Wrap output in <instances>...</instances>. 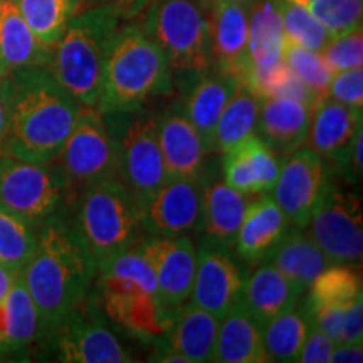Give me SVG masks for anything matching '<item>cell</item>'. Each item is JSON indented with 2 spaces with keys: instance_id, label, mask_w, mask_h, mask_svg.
Masks as SVG:
<instances>
[{
  "instance_id": "cell-1",
  "label": "cell",
  "mask_w": 363,
  "mask_h": 363,
  "mask_svg": "<svg viewBox=\"0 0 363 363\" xmlns=\"http://www.w3.org/2000/svg\"><path fill=\"white\" fill-rule=\"evenodd\" d=\"M6 106V155L49 163L69 138L83 106L49 66H30L0 78Z\"/></svg>"
},
{
  "instance_id": "cell-2",
  "label": "cell",
  "mask_w": 363,
  "mask_h": 363,
  "mask_svg": "<svg viewBox=\"0 0 363 363\" xmlns=\"http://www.w3.org/2000/svg\"><path fill=\"white\" fill-rule=\"evenodd\" d=\"M19 276L38 310L39 338L89 294L98 266L65 206L38 227V244Z\"/></svg>"
},
{
  "instance_id": "cell-3",
  "label": "cell",
  "mask_w": 363,
  "mask_h": 363,
  "mask_svg": "<svg viewBox=\"0 0 363 363\" xmlns=\"http://www.w3.org/2000/svg\"><path fill=\"white\" fill-rule=\"evenodd\" d=\"M174 89V71L165 52L136 22H123L108 49L96 110H140L152 99L170 96Z\"/></svg>"
},
{
  "instance_id": "cell-4",
  "label": "cell",
  "mask_w": 363,
  "mask_h": 363,
  "mask_svg": "<svg viewBox=\"0 0 363 363\" xmlns=\"http://www.w3.org/2000/svg\"><path fill=\"white\" fill-rule=\"evenodd\" d=\"M125 21V13L113 4L89 7L72 17L54 45L49 69L81 106H98L108 49Z\"/></svg>"
},
{
  "instance_id": "cell-5",
  "label": "cell",
  "mask_w": 363,
  "mask_h": 363,
  "mask_svg": "<svg viewBox=\"0 0 363 363\" xmlns=\"http://www.w3.org/2000/svg\"><path fill=\"white\" fill-rule=\"evenodd\" d=\"M140 27L165 52L174 88L180 91L195 76L212 69L208 13L195 0H147Z\"/></svg>"
},
{
  "instance_id": "cell-6",
  "label": "cell",
  "mask_w": 363,
  "mask_h": 363,
  "mask_svg": "<svg viewBox=\"0 0 363 363\" xmlns=\"http://www.w3.org/2000/svg\"><path fill=\"white\" fill-rule=\"evenodd\" d=\"M74 208L72 217L98 269L145 238L142 208L118 179L84 187L76 195Z\"/></svg>"
},
{
  "instance_id": "cell-7",
  "label": "cell",
  "mask_w": 363,
  "mask_h": 363,
  "mask_svg": "<svg viewBox=\"0 0 363 363\" xmlns=\"http://www.w3.org/2000/svg\"><path fill=\"white\" fill-rule=\"evenodd\" d=\"M103 116L116 145L118 180L143 208L167 180L158 143V115L143 106Z\"/></svg>"
},
{
  "instance_id": "cell-8",
  "label": "cell",
  "mask_w": 363,
  "mask_h": 363,
  "mask_svg": "<svg viewBox=\"0 0 363 363\" xmlns=\"http://www.w3.org/2000/svg\"><path fill=\"white\" fill-rule=\"evenodd\" d=\"M66 203L67 185L56 162L35 163L0 155V207L39 227Z\"/></svg>"
},
{
  "instance_id": "cell-9",
  "label": "cell",
  "mask_w": 363,
  "mask_h": 363,
  "mask_svg": "<svg viewBox=\"0 0 363 363\" xmlns=\"http://www.w3.org/2000/svg\"><path fill=\"white\" fill-rule=\"evenodd\" d=\"M40 342H48L57 362L126 363L135 362L98 310L96 299L86 296L67 311Z\"/></svg>"
},
{
  "instance_id": "cell-10",
  "label": "cell",
  "mask_w": 363,
  "mask_h": 363,
  "mask_svg": "<svg viewBox=\"0 0 363 363\" xmlns=\"http://www.w3.org/2000/svg\"><path fill=\"white\" fill-rule=\"evenodd\" d=\"M65 175L69 203L94 182L118 179L116 145L103 113L84 108L56 160Z\"/></svg>"
},
{
  "instance_id": "cell-11",
  "label": "cell",
  "mask_w": 363,
  "mask_h": 363,
  "mask_svg": "<svg viewBox=\"0 0 363 363\" xmlns=\"http://www.w3.org/2000/svg\"><path fill=\"white\" fill-rule=\"evenodd\" d=\"M310 235L330 264L357 266L363 254L362 207L357 195L326 180L308 222Z\"/></svg>"
},
{
  "instance_id": "cell-12",
  "label": "cell",
  "mask_w": 363,
  "mask_h": 363,
  "mask_svg": "<svg viewBox=\"0 0 363 363\" xmlns=\"http://www.w3.org/2000/svg\"><path fill=\"white\" fill-rule=\"evenodd\" d=\"M328 177L326 162L310 147H299L281 158L278 180L271 192L291 227L306 229Z\"/></svg>"
},
{
  "instance_id": "cell-13",
  "label": "cell",
  "mask_w": 363,
  "mask_h": 363,
  "mask_svg": "<svg viewBox=\"0 0 363 363\" xmlns=\"http://www.w3.org/2000/svg\"><path fill=\"white\" fill-rule=\"evenodd\" d=\"M98 284L106 315L140 338L162 337L180 310L163 306L155 294L133 281L99 274Z\"/></svg>"
},
{
  "instance_id": "cell-14",
  "label": "cell",
  "mask_w": 363,
  "mask_h": 363,
  "mask_svg": "<svg viewBox=\"0 0 363 363\" xmlns=\"http://www.w3.org/2000/svg\"><path fill=\"white\" fill-rule=\"evenodd\" d=\"M140 247L152 266L157 298L163 306L179 310L190 299L197 267V249L190 235L153 238L140 240Z\"/></svg>"
},
{
  "instance_id": "cell-15",
  "label": "cell",
  "mask_w": 363,
  "mask_h": 363,
  "mask_svg": "<svg viewBox=\"0 0 363 363\" xmlns=\"http://www.w3.org/2000/svg\"><path fill=\"white\" fill-rule=\"evenodd\" d=\"M247 276L230 249L202 240L197 251V267L192 286V305L217 318H224L239 303Z\"/></svg>"
},
{
  "instance_id": "cell-16",
  "label": "cell",
  "mask_w": 363,
  "mask_h": 363,
  "mask_svg": "<svg viewBox=\"0 0 363 363\" xmlns=\"http://www.w3.org/2000/svg\"><path fill=\"white\" fill-rule=\"evenodd\" d=\"M201 180L167 179L142 208L145 235L177 238L195 233L201 220Z\"/></svg>"
},
{
  "instance_id": "cell-17",
  "label": "cell",
  "mask_w": 363,
  "mask_h": 363,
  "mask_svg": "<svg viewBox=\"0 0 363 363\" xmlns=\"http://www.w3.org/2000/svg\"><path fill=\"white\" fill-rule=\"evenodd\" d=\"M158 143L167 179L201 180L211 152L180 101L169 104L158 115Z\"/></svg>"
},
{
  "instance_id": "cell-18",
  "label": "cell",
  "mask_w": 363,
  "mask_h": 363,
  "mask_svg": "<svg viewBox=\"0 0 363 363\" xmlns=\"http://www.w3.org/2000/svg\"><path fill=\"white\" fill-rule=\"evenodd\" d=\"M208 33L214 69L242 83L249 72L247 7L240 0H211Z\"/></svg>"
},
{
  "instance_id": "cell-19",
  "label": "cell",
  "mask_w": 363,
  "mask_h": 363,
  "mask_svg": "<svg viewBox=\"0 0 363 363\" xmlns=\"http://www.w3.org/2000/svg\"><path fill=\"white\" fill-rule=\"evenodd\" d=\"M201 189V220L197 233L202 234L206 242L233 249L252 195L229 187L217 172L208 170V165L202 172Z\"/></svg>"
},
{
  "instance_id": "cell-20",
  "label": "cell",
  "mask_w": 363,
  "mask_h": 363,
  "mask_svg": "<svg viewBox=\"0 0 363 363\" xmlns=\"http://www.w3.org/2000/svg\"><path fill=\"white\" fill-rule=\"evenodd\" d=\"M362 110L326 96L313 108L306 142H310L313 152L345 174L352 145L362 130Z\"/></svg>"
},
{
  "instance_id": "cell-21",
  "label": "cell",
  "mask_w": 363,
  "mask_h": 363,
  "mask_svg": "<svg viewBox=\"0 0 363 363\" xmlns=\"http://www.w3.org/2000/svg\"><path fill=\"white\" fill-rule=\"evenodd\" d=\"M311 104L293 98H259V111L256 120V133L279 158L303 147L310 133Z\"/></svg>"
},
{
  "instance_id": "cell-22",
  "label": "cell",
  "mask_w": 363,
  "mask_h": 363,
  "mask_svg": "<svg viewBox=\"0 0 363 363\" xmlns=\"http://www.w3.org/2000/svg\"><path fill=\"white\" fill-rule=\"evenodd\" d=\"M222 155V179L229 187L247 195L267 194L274 187L281 158L256 133Z\"/></svg>"
},
{
  "instance_id": "cell-23",
  "label": "cell",
  "mask_w": 363,
  "mask_h": 363,
  "mask_svg": "<svg viewBox=\"0 0 363 363\" xmlns=\"http://www.w3.org/2000/svg\"><path fill=\"white\" fill-rule=\"evenodd\" d=\"M289 224L272 197L256 199L247 203L234 240V251L242 262L259 266L269 256L289 230Z\"/></svg>"
},
{
  "instance_id": "cell-24",
  "label": "cell",
  "mask_w": 363,
  "mask_h": 363,
  "mask_svg": "<svg viewBox=\"0 0 363 363\" xmlns=\"http://www.w3.org/2000/svg\"><path fill=\"white\" fill-rule=\"evenodd\" d=\"M238 78L212 67L207 72L195 76L182 89V93H184L182 108H184L190 123L195 126V130L202 136L208 152H211V143L217 120H219L222 110L229 103L234 91L238 89Z\"/></svg>"
},
{
  "instance_id": "cell-25",
  "label": "cell",
  "mask_w": 363,
  "mask_h": 363,
  "mask_svg": "<svg viewBox=\"0 0 363 363\" xmlns=\"http://www.w3.org/2000/svg\"><path fill=\"white\" fill-rule=\"evenodd\" d=\"M247 7L249 72L242 81L246 86L283 62L284 51L283 21L274 0H252Z\"/></svg>"
},
{
  "instance_id": "cell-26",
  "label": "cell",
  "mask_w": 363,
  "mask_h": 363,
  "mask_svg": "<svg viewBox=\"0 0 363 363\" xmlns=\"http://www.w3.org/2000/svg\"><path fill=\"white\" fill-rule=\"evenodd\" d=\"M220 318L195 305L180 306L174 323L162 335L157 347L177 352L189 363L212 362Z\"/></svg>"
},
{
  "instance_id": "cell-27",
  "label": "cell",
  "mask_w": 363,
  "mask_h": 363,
  "mask_svg": "<svg viewBox=\"0 0 363 363\" xmlns=\"http://www.w3.org/2000/svg\"><path fill=\"white\" fill-rule=\"evenodd\" d=\"M52 48L35 38L11 0H0V78L30 66H49Z\"/></svg>"
},
{
  "instance_id": "cell-28",
  "label": "cell",
  "mask_w": 363,
  "mask_h": 363,
  "mask_svg": "<svg viewBox=\"0 0 363 363\" xmlns=\"http://www.w3.org/2000/svg\"><path fill=\"white\" fill-rule=\"evenodd\" d=\"M269 262L293 286L299 298L306 294L318 274L330 266L328 259L305 229L289 227L283 240L271 254Z\"/></svg>"
},
{
  "instance_id": "cell-29",
  "label": "cell",
  "mask_w": 363,
  "mask_h": 363,
  "mask_svg": "<svg viewBox=\"0 0 363 363\" xmlns=\"http://www.w3.org/2000/svg\"><path fill=\"white\" fill-rule=\"evenodd\" d=\"M212 362L217 363H266L269 362L262 328L252 316L238 303L230 308L220 320L217 330L214 355Z\"/></svg>"
},
{
  "instance_id": "cell-30",
  "label": "cell",
  "mask_w": 363,
  "mask_h": 363,
  "mask_svg": "<svg viewBox=\"0 0 363 363\" xmlns=\"http://www.w3.org/2000/svg\"><path fill=\"white\" fill-rule=\"evenodd\" d=\"M299 299L288 279L269 262H262L244 283L239 303L262 328L272 318L298 305Z\"/></svg>"
},
{
  "instance_id": "cell-31",
  "label": "cell",
  "mask_w": 363,
  "mask_h": 363,
  "mask_svg": "<svg viewBox=\"0 0 363 363\" xmlns=\"http://www.w3.org/2000/svg\"><path fill=\"white\" fill-rule=\"evenodd\" d=\"M39 340V316L21 276L0 301V357L26 353Z\"/></svg>"
},
{
  "instance_id": "cell-32",
  "label": "cell",
  "mask_w": 363,
  "mask_h": 363,
  "mask_svg": "<svg viewBox=\"0 0 363 363\" xmlns=\"http://www.w3.org/2000/svg\"><path fill=\"white\" fill-rule=\"evenodd\" d=\"M257 111H259V98L246 84L239 83L238 89L234 91L217 120L211 153L222 155L246 140L247 136L254 135Z\"/></svg>"
},
{
  "instance_id": "cell-33",
  "label": "cell",
  "mask_w": 363,
  "mask_h": 363,
  "mask_svg": "<svg viewBox=\"0 0 363 363\" xmlns=\"http://www.w3.org/2000/svg\"><path fill=\"white\" fill-rule=\"evenodd\" d=\"M311 330L305 308L294 305L262 326V342L269 362H298L299 350Z\"/></svg>"
},
{
  "instance_id": "cell-34",
  "label": "cell",
  "mask_w": 363,
  "mask_h": 363,
  "mask_svg": "<svg viewBox=\"0 0 363 363\" xmlns=\"http://www.w3.org/2000/svg\"><path fill=\"white\" fill-rule=\"evenodd\" d=\"M35 38L52 48L76 16L72 0H11Z\"/></svg>"
},
{
  "instance_id": "cell-35",
  "label": "cell",
  "mask_w": 363,
  "mask_h": 363,
  "mask_svg": "<svg viewBox=\"0 0 363 363\" xmlns=\"http://www.w3.org/2000/svg\"><path fill=\"white\" fill-rule=\"evenodd\" d=\"M362 298V278L352 266L330 264L313 281L303 305L315 306H345Z\"/></svg>"
},
{
  "instance_id": "cell-36",
  "label": "cell",
  "mask_w": 363,
  "mask_h": 363,
  "mask_svg": "<svg viewBox=\"0 0 363 363\" xmlns=\"http://www.w3.org/2000/svg\"><path fill=\"white\" fill-rule=\"evenodd\" d=\"M305 308L311 326L333 340L335 343L363 342V299L357 298L355 301L345 306H315Z\"/></svg>"
},
{
  "instance_id": "cell-37",
  "label": "cell",
  "mask_w": 363,
  "mask_h": 363,
  "mask_svg": "<svg viewBox=\"0 0 363 363\" xmlns=\"http://www.w3.org/2000/svg\"><path fill=\"white\" fill-rule=\"evenodd\" d=\"M38 244V227L0 207V266L21 272Z\"/></svg>"
},
{
  "instance_id": "cell-38",
  "label": "cell",
  "mask_w": 363,
  "mask_h": 363,
  "mask_svg": "<svg viewBox=\"0 0 363 363\" xmlns=\"http://www.w3.org/2000/svg\"><path fill=\"white\" fill-rule=\"evenodd\" d=\"M281 21H283L284 43L301 45L310 51L321 52L331 40V35L323 24L316 19L308 7L289 0H274Z\"/></svg>"
},
{
  "instance_id": "cell-39",
  "label": "cell",
  "mask_w": 363,
  "mask_h": 363,
  "mask_svg": "<svg viewBox=\"0 0 363 363\" xmlns=\"http://www.w3.org/2000/svg\"><path fill=\"white\" fill-rule=\"evenodd\" d=\"M283 61L306 84V88L315 94L316 101L328 96L333 71L325 62L321 52L310 51V49L301 48V45L284 43Z\"/></svg>"
},
{
  "instance_id": "cell-40",
  "label": "cell",
  "mask_w": 363,
  "mask_h": 363,
  "mask_svg": "<svg viewBox=\"0 0 363 363\" xmlns=\"http://www.w3.org/2000/svg\"><path fill=\"white\" fill-rule=\"evenodd\" d=\"M331 38L348 34L362 27L363 0H315L308 6Z\"/></svg>"
},
{
  "instance_id": "cell-41",
  "label": "cell",
  "mask_w": 363,
  "mask_h": 363,
  "mask_svg": "<svg viewBox=\"0 0 363 363\" xmlns=\"http://www.w3.org/2000/svg\"><path fill=\"white\" fill-rule=\"evenodd\" d=\"M98 274L115 276V278L133 281V283L142 286L145 291L157 296L155 274H153V269L150 266L147 256H145L142 247H140V242L135 244L133 247L120 252L113 259L108 261L103 267H99Z\"/></svg>"
},
{
  "instance_id": "cell-42",
  "label": "cell",
  "mask_w": 363,
  "mask_h": 363,
  "mask_svg": "<svg viewBox=\"0 0 363 363\" xmlns=\"http://www.w3.org/2000/svg\"><path fill=\"white\" fill-rule=\"evenodd\" d=\"M325 62L331 71L340 72L353 69V67H362L363 65V33L360 29L352 30V33L331 38L325 49L321 51Z\"/></svg>"
},
{
  "instance_id": "cell-43",
  "label": "cell",
  "mask_w": 363,
  "mask_h": 363,
  "mask_svg": "<svg viewBox=\"0 0 363 363\" xmlns=\"http://www.w3.org/2000/svg\"><path fill=\"white\" fill-rule=\"evenodd\" d=\"M328 96L335 101L347 104V106L363 108V69L353 67V69L335 72L331 78Z\"/></svg>"
},
{
  "instance_id": "cell-44",
  "label": "cell",
  "mask_w": 363,
  "mask_h": 363,
  "mask_svg": "<svg viewBox=\"0 0 363 363\" xmlns=\"http://www.w3.org/2000/svg\"><path fill=\"white\" fill-rule=\"evenodd\" d=\"M335 342L323 331L311 326L310 333L299 350L298 362L301 363H328L331 362V352H333Z\"/></svg>"
},
{
  "instance_id": "cell-45",
  "label": "cell",
  "mask_w": 363,
  "mask_h": 363,
  "mask_svg": "<svg viewBox=\"0 0 363 363\" xmlns=\"http://www.w3.org/2000/svg\"><path fill=\"white\" fill-rule=\"evenodd\" d=\"M331 362L335 363H360L363 362V345L353 342L335 343L331 352Z\"/></svg>"
},
{
  "instance_id": "cell-46",
  "label": "cell",
  "mask_w": 363,
  "mask_h": 363,
  "mask_svg": "<svg viewBox=\"0 0 363 363\" xmlns=\"http://www.w3.org/2000/svg\"><path fill=\"white\" fill-rule=\"evenodd\" d=\"M17 276H19V272L9 271L7 267L0 266V301L7 296L9 291H11L12 284L16 283Z\"/></svg>"
},
{
  "instance_id": "cell-47",
  "label": "cell",
  "mask_w": 363,
  "mask_h": 363,
  "mask_svg": "<svg viewBox=\"0 0 363 363\" xmlns=\"http://www.w3.org/2000/svg\"><path fill=\"white\" fill-rule=\"evenodd\" d=\"M4 142H6V106H4L2 84H0V155L4 152Z\"/></svg>"
},
{
  "instance_id": "cell-48",
  "label": "cell",
  "mask_w": 363,
  "mask_h": 363,
  "mask_svg": "<svg viewBox=\"0 0 363 363\" xmlns=\"http://www.w3.org/2000/svg\"><path fill=\"white\" fill-rule=\"evenodd\" d=\"M289 2L299 4V6H303V7H308L311 2H315V0H289Z\"/></svg>"
},
{
  "instance_id": "cell-49",
  "label": "cell",
  "mask_w": 363,
  "mask_h": 363,
  "mask_svg": "<svg viewBox=\"0 0 363 363\" xmlns=\"http://www.w3.org/2000/svg\"><path fill=\"white\" fill-rule=\"evenodd\" d=\"M240 2H242V4H244V6H246V7H247V6H249V4H251V2H252V0H240Z\"/></svg>"
},
{
  "instance_id": "cell-50",
  "label": "cell",
  "mask_w": 363,
  "mask_h": 363,
  "mask_svg": "<svg viewBox=\"0 0 363 363\" xmlns=\"http://www.w3.org/2000/svg\"><path fill=\"white\" fill-rule=\"evenodd\" d=\"M202 2H211V0H202Z\"/></svg>"
}]
</instances>
